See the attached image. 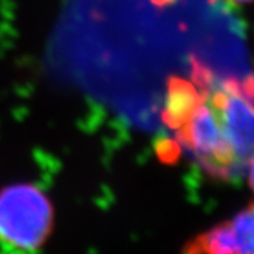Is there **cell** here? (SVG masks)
I'll use <instances>...</instances> for the list:
<instances>
[{"label": "cell", "mask_w": 254, "mask_h": 254, "mask_svg": "<svg viewBox=\"0 0 254 254\" xmlns=\"http://www.w3.org/2000/svg\"><path fill=\"white\" fill-rule=\"evenodd\" d=\"M185 153L213 178L230 180L254 158V85L209 82L188 119L175 130Z\"/></svg>", "instance_id": "obj_1"}, {"label": "cell", "mask_w": 254, "mask_h": 254, "mask_svg": "<svg viewBox=\"0 0 254 254\" xmlns=\"http://www.w3.org/2000/svg\"><path fill=\"white\" fill-rule=\"evenodd\" d=\"M55 210L44 190L17 182L0 190V242L13 250L33 253L53 235Z\"/></svg>", "instance_id": "obj_2"}, {"label": "cell", "mask_w": 254, "mask_h": 254, "mask_svg": "<svg viewBox=\"0 0 254 254\" xmlns=\"http://www.w3.org/2000/svg\"><path fill=\"white\" fill-rule=\"evenodd\" d=\"M198 100V91L190 82L173 79L168 88L164 120L170 127L177 130L188 119Z\"/></svg>", "instance_id": "obj_3"}, {"label": "cell", "mask_w": 254, "mask_h": 254, "mask_svg": "<svg viewBox=\"0 0 254 254\" xmlns=\"http://www.w3.org/2000/svg\"><path fill=\"white\" fill-rule=\"evenodd\" d=\"M235 254H254V205L227 220Z\"/></svg>", "instance_id": "obj_4"}, {"label": "cell", "mask_w": 254, "mask_h": 254, "mask_svg": "<svg viewBox=\"0 0 254 254\" xmlns=\"http://www.w3.org/2000/svg\"><path fill=\"white\" fill-rule=\"evenodd\" d=\"M247 170H249V185H250V188H252L254 192V158L249 163Z\"/></svg>", "instance_id": "obj_5"}, {"label": "cell", "mask_w": 254, "mask_h": 254, "mask_svg": "<svg viewBox=\"0 0 254 254\" xmlns=\"http://www.w3.org/2000/svg\"><path fill=\"white\" fill-rule=\"evenodd\" d=\"M230 3H235V4H247V3H252L254 0H227Z\"/></svg>", "instance_id": "obj_6"}]
</instances>
